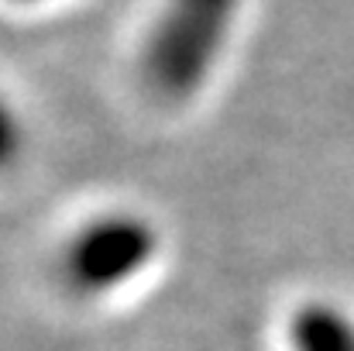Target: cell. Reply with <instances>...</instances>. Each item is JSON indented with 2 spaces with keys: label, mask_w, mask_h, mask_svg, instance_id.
I'll use <instances>...</instances> for the list:
<instances>
[{
  "label": "cell",
  "mask_w": 354,
  "mask_h": 351,
  "mask_svg": "<svg viewBox=\"0 0 354 351\" xmlns=\"http://www.w3.org/2000/svg\"><path fill=\"white\" fill-rule=\"evenodd\" d=\"M165 255L158 217L138 204H100L59 234L52 251L55 282L76 303H107L145 282Z\"/></svg>",
  "instance_id": "7a4b0ae2"
},
{
  "label": "cell",
  "mask_w": 354,
  "mask_h": 351,
  "mask_svg": "<svg viewBox=\"0 0 354 351\" xmlns=\"http://www.w3.org/2000/svg\"><path fill=\"white\" fill-rule=\"evenodd\" d=\"M52 3H62V0H7L10 10H24V14H35V10H45Z\"/></svg>",
  "instance_id": "277c9868"
},
{
  "label": "cell",
  "mask_w": 354,
  "mask_h": 351,
  "mask_svg": "<svg viewBox=\"0 0 354 351\" xmlns=\"http://www.w3.org/2000/svg\"><path fill=\"white\" fill-rule=\"evenodd\" d=\"M292 351H354V321L334 303H306L289 324Z\"/></svg>",
  "instance_id": "3957f363"
},
{
  "label": "cell",
  "mask_w": 354,
  "mask_h": 351,
  "mask_svg": "<svg viewBox=\"0 0 354 351\" xmlns=\"http://www.w3.org/2000/svg\"><path fill=\"white\" fill-rule=\"evenodd\" d=\"M248 0H151L131 48V83L158 114L207 97L237 42Z\"/></svg>",
  "instance_id": "6da1fadb"
}]
</instances>
